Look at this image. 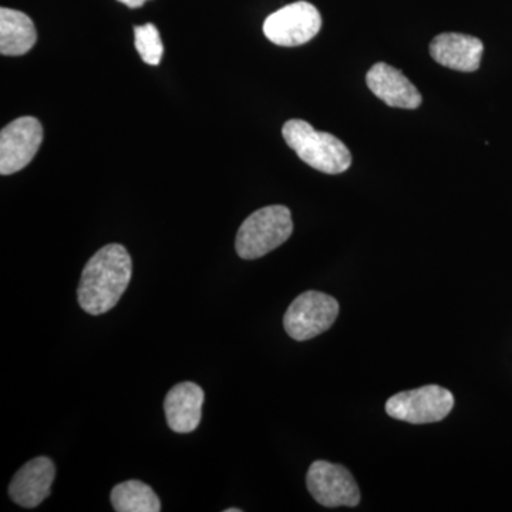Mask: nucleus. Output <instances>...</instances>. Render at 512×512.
<instances>
[{"mask_svg":"<svg viewBox=\"0 0 512 512\" xmlns=\"http://www.w3.org/2000/svg\"><path fill=\"white\" fill-rule=\"evenodd\" d=\"M225 512H241V510H238V508H228Z\"/></svg>","mask_w":512,"mask_h":512,"instance_id":"f3484780","label":"nucleus"},{"mask_svg":"<svg viewBox=\"0 0 512 512\" xmlns=\"http://www.w3.org/2000/svg\"><path fill=\"white\" fill-rule=\"evenodd\" d=\"M120 3H124V5L128 6L131 9L141 8L147 0H119Z\"/></svg>","mask_w":512,"mask_h":512,"instance_id":"dca6fc26","label":"nucleus"},{"mask_svg":"<svg viewBox=\"0 0 512 512\" xmlns=\"http://www.w3.org/2000/svg\"><path fill=\"white\" fill-rule=\"evenodd\" d=\"M43 127L35 117H20L0 133V174L18 173L28 167L42 146Z\"/></svg>","mask_w":512,"mask_h":512,"instance_id":"6e6552de","label":"nucleus"},{"mask_svg":"<svg viewBox=\"0 0 512 512\" xmlns=\"http://www.w3.org/2000/svg\"><path fill=\"white\" fill-rule=\"evenodd\" d=\"M205 393L198 384L183 382L174 386L164 400L165 419L175 433H191L200 426Z\"/></svg>","mask_w":512,"mask_h":512,"instance_id":"f8f14e48","label":"nucleus"},{"mask_svg":"<svg viewBox=\"0 0 512 512\" xmlns=\"http://www.w3.org/2000/svg\"><path fill=\"white\" fill-rule=\"evenodd\" d=\"M453 407V393L437 384H430L390 397L386 403V412L396 420L427 424L446 419Z\"/></svg>","mask_w":512,"mask_h":512,"instance_id":"39448f33","label":"nucleus"},{"mask_svg":"<svg viewBox=\"0 0 512 512\" xmlns=\"http://www.w3.org/2000/svg\"><path fill=\"white\" fill-rule=\"evenodd\" d=\"M339 315V303L326 293L308 291L299 295L285 313L284 326L292 339L309 340L330 329Z\"/></svg>","mask_w":512,"mask_h":512,"instance_id":"20e7f679","label":"nucleus"},{"mask_svg":"<svg viewBox=\"0 0 512 512\" xmlns=\"http://www.w3.org/2000/svg\"><path fill=\"white\" fill-rule=\"evenodd\" d=\"M55 477L56 467L50 458H33L13 477L10 498L20 507L35 508L49 497Z\"/></svg>","mask_w":512,"mask_h":512,"instance_id":"1a4fd4ad","label":"nucleus"},{"mask_svg":"<svg viewBox=\"0 0 512 512\" xmlns=\"http://www.w3.org/2000/svg\"><path fill=\"white\" fill-rule=\"evenodd\" d=\"M35 23L19 10L0 9V53L3 56H23L36 45Z\"/></svg>","mask_w":512,"mask_h":512,"instance_id":"ddd939ff","label":"nucleus"},{"mask_svg":"<svg viewBox=\"0 0 512 512\" xmlns=\"http://www.w3.org/2000/svg\"><path fill=\"white\" fill-rule=\"evenodd\" d=\"M133 275V262L126 248L109 244L99 249L84 266L77 299L84 312L103 315L119 303Z\"/></svg>","mask_w":512,"mask_h":512,"instance_id":"f257e3e1","label":"nucleus"},{"mask_svg":"<svg viewBox=\"0 0 512 512\" xmlns=\"http://www.w3.org/2000/svg\"><path fill=\"white\" fill-rule=\"evenodd\" d=\"M322 28L319 10L309 2H295L269 15L264 23L265 36L274 45L296 47L311 42Z\"/></svg>","mask_w":512,"mask_h":512,"instance_id":"423d86ee","label":"nucleus"},{"mask_svg":"<svg viewBox=\"0 0 512 512\" xmlns=\"http://www.w3.org/2000/svg\"><path fill=\"white\" fill-rule=\"evenodd\" d=\"M292 214L284 205H269L249 215L242 222L235 241L242 259L262 258L291 238Z\"/></svg>","mask_w":512,"mask_h":512,"instance_id":"7ed1b4c3","label":"nucleus"},{"mask_svg":"<svg viewBox=\"0 0 512 512\" xmlns=\"http://www.w3.org/2000/svg\"><path fill=\"white\" fill-rule=\"evenodd\" d=\"M309 493L323 507H356L360 490L349 470L329 461H315L306 476Z\"/></svg>","mask_w":512,"mask_h":512,"instance_id":"0eeeda50","label":"nucleus"},{"mask_svg":"<svg viewBox=\"0 0 512 512\" xmlns=\"http://www.w3.org/2000/svg\"><path fill=\"white\" fill-rule=\"evenodd\" d=\"M366 83L377 99L396 109L414 110L423 100L414 84L400 70L386 63H376L367 72Z\"/></svg>","mask_w":512,"mask_h":512,"instance_id":"9d476101","label":"nucleus"},{"mask_svg":"<svg viewBox=\"0 0 512 512\" xmlns=\"http://www.w3.org/2000/svg\"><path fill=\"white\" fill-rule=\"evenodd\" d=\"M282 136L303 163L320 173L342 174L352 165L349 148L333 134L315 130L308 121H286Z\"/></svg>","mask_w":512,"mask_h":512,"instance_id":"f03ea898","label":"nucleus"},{"mask_svg":"<svg viewBox=\"0 0 512 512\" xmlns=\"http://www.w3.org/2000/svg\"><path fill=\"white\" fill-rule=\"evenodd\" d=\"M134 45L144 63L157 66L164 55V45L160 32L153 23L134 28Z\"/></svg>","mask_w":512,"mask_h":512,"instance_id":"2eb2a0df","label":"nucleus"},{"mask_svg":"<svg viewBox=\"0 0 512 512\" xmlns=\"http://www.w3.org/2000/svg\"><path fill=\"white\" fill-rule=\"evenodd\" d=\"M484 45L477 37L461 33H443L434 37L430 55L441 66L457 72H476L481 64Z\"/></svg>","mask_w":512,"mask_h":512,"instance_id":"9b49d317","label":"nucleus"},{"mask_svg":"<svg viewBox=\"0 0 512 512\" xmlns=\"http://www.w3.org/2000/svg\"><path fill=\"white\" fill-rule=\"evenodd\" d=\"M110 500L117 512L161 511L160 498L143 481L130 480L117 484L111 491Z\"/></svg>","mask_w":512,"mask_h":512,"instance_id":"4468645a","label":"nucleus"}]
</instances>
